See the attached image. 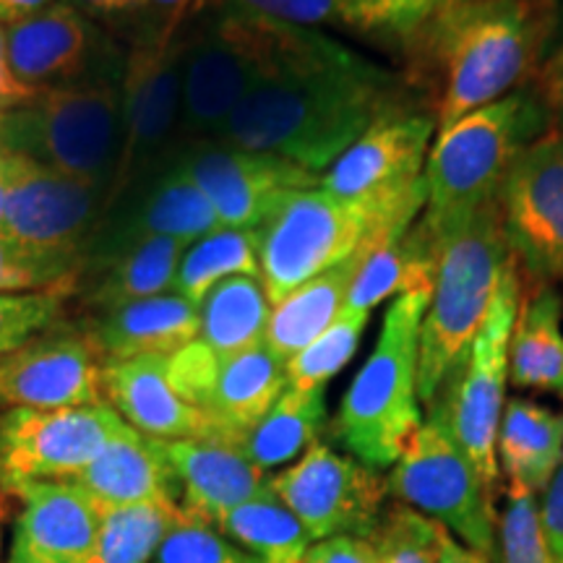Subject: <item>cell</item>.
<instances>
[{
    "label": "cell",
    "mask_w": 563,
    "mask_h": 563,
    "mask_svg": "<svg viewBox=\"0 0 563 563\" xmlns=\"http://www.w3.org/2000/svg\"><path fill=\"white\" fill-rule=\"evenodd\" d=\"M53 0H0V26L16 24L32 13L47 9Z\"/></svg>",
    "instance_id": "51"
},
{
    "label": "cell",
    "mask_w": 563,
    "mask_h": 563,
    "mask_svg": "<svg viewBox=\"0 0 563 563\" xmlns=\"http://www.w3.org/2000/svg\"><path fill=\"white\" fill-rule=\"evenodd\" d=\"M76 285H58L37 292L0 295V352H11L51 329L63 302Z\"/></svg>",
    "instance_id": "43"
},
{
    "label": "cell",
    "mask_w": 563,
    "mask_h": 563,
    "mask_svg": "<svg viewBox=\"0 0 563 563\" xmlns=\"http://www.w3.org/2000/svg\"><path fill=\"white\" fill-rule=\"evenodd\" d=\"M121 141V84L89 79L42 89L32 102L0 112V150L68 178L108 199Z\"/></svg>",
    "instance_id": "8"
},
{
    "label": "cell",
    "mask_w": 563,
    "mask_h": 563,
    "mask_svg": "<svg viewBox=\"0 0 563 563\" xmlns=\"http://www.w3.org/2000/svg\"><path fill=\"white\" fill-rule=\"evenodd\" d=\"M89 336L104 361L170 357L199 340V308L175 292L154 295L108 311Z\"/></svg>",
    "instance_id": "27"
},
{
    "label": "cell",
    "mask_w": 563,
    "mask_h": 563,
    "mask_svg": "<svg viewBox=\"0 0 563 563\" xmlns=\"http://www.w3.org/2000/svg\"><path fill=\"white\" fill-rule=\"evenodd\" d=\"M555 561H559V563H563V555H559V559H555Z\"/></svg>",
    "instance_id": "55"
},
{
    "label": "cell",
    "mask_w": 563,
    "mask_h": 563,
    "mask_svg": "<svg viewBox=\"0 0 563 563\" xmlns=\"http://www.w3.org/2000/svg\"><path fill=\"white\" fill-rule=\"evenodd\" d=\"M412 108L397 74L311 26H285L279 53L214 141L323 173L394 110Z\"/></svg>",
    "instance_id": "1"
},
{
    "label": "cell",
    "mask_w": 563,
    "mask_h": 563,
    "mask_svg": "<svg viewBox=\"0 0 563 563\" xmlns=\"http://www.w3.org/2000/svg\"><path fill=\"white\" fill-rule=\"evenodd\" d=\"M70 483L79 485L100 509L178 501L180 496L157 439L133 431L131 426L118 433Z\"/></svg>",
    "instance_id": "25"
},
{
    "label": "cell",
    "mask_w": 563,
    "mask_h": 563,
    "mask_svg": "<svg viewBox=\"0 0 563 563\" xmlns=\"http://www.w3.org/2000/svg\"><path fill=\"white\" fill-rule=\"evenodd\" d=\"M11 186V154L0 150V232H3V214H5V199H9Z\"/></svg>",
    "instance_id": "53"
},
{
    "label": "cell",
    "mask_w": 563,
    "mask_h": 563,
    "mask_svg": "<svg viewBox=\"0 0 563 563\" xmlns=\"http://www.w3.org/2000/svg\"><path fill=\"white\" fill-rule=\"evenodd\" d=\"M498 207L517 264L538 285L563 282V129L551 125L514 159Z\"/></svg>",
    "instance_id": "16"
},
{
    "label": "cell",
    "mask_w": 563,
    "mask_h": 563,
    "mask_svg": "<svg viewBox=\"0 0 563 563\" xmlns=\"http://www.w3.org/2000/svg\"><path fill=\"white\" fill-rule=\"evenodd\" d=\"M157 446L178 483L183 511L214 527L224 514L266 488L264 473L235 441L183 439L157 441Z\"/></svg>",
    "instance_id": "23"
},
{
    "label": "cell",
    "mask_w": 563,
    "mask_h": 563,
    "mask_svg": "<svg viewBox=\"0 0 563 563\" xmlns=\"http://www.w3.org/2000/svg\"><path fill=\"white\" fill-rule=\"evenodd\" d=\"M327 422V389H285L249 433L241 435L238 446L262 473L292 462L311 449Z\"/></svg>",
    "instance_id": "33"
},
{
    "label": "cell",
    "mask_w": 563,
    "mask_h": 563,
    "mask_svg": "<svg viewBox=\"0 0 563 563\" xmlns=\"http://www.w3.org/2000/svg\"><path fill=\"white\" fill-rule=\"evenodd\" d=\"M37 95V89L26 87L11 70L9 53H5V26H0V112L16 110L21 104L32 102Z\"/></svg>",
    "instance_id": "48"
},
{
    "label": "cell",
    "mask_w": 563,
    "mask_h": 563,
    "mask_svg": "<svg viewBox=\"0 0 563 563\" xmlns=\"http://www.w3.org/2000/svg\"><path fill=\"white\" fill-rule=\"evenodd\" d=\"M551 125L540 91L519 87L439 131L422 170L428 201L420 222L439 232L496 201L514 159Z\"/></svg>",
    "instance_id": "5"
},
{
    "label": "cell",
    "mask_w": 563,
    "mask_h": 563,
    "mask_svg": "<svg viewBox=\"0 0 563 563\" xmlns=\"http://www.w3.org/2000/svg\"><path fill=\"white\" fill-rule=\"evenodd\" d=\"M365 327H368V311L344 306L327 332L285 363L287 389H327L329 378H334L355 357Z\"/></svg>",
    "instance_id": "37"
},
{
    "label": "cell",
    "mask_w": 563,
    "mask_h": 563,
    "mask_svg": "<svg viewBox=\"0 0 563 563\" xmlns=\"http://www.w3.org/2000/svg\"><path fill=\"white\" fill-rule=\"evenodd\" d=\"M428 302L431 292H410L391 300L376 350L352 378L336 412V441L373 470L391 467L422 422L418 352Z\"/></svg>",
    "instance_id": "7"
},
{
    "label": "cell",
    "mask_w": 563,
    "mask_h": 563,
    "mask_svg": "<svg viewBox=\"0 0 563 563\" xmlns=\"http://www.w3.org/2000/svg\"><path fill=\"white\" fill-rule=\"evenodd\" d=\"M191 5L194 0H150V11L159 13L162 19L157 40H173L183 21H186L188 11H191Z\"/></svg>",
    "instance_id": "50"
},
{
    "label": "cell",
    "mask_w": 563,
    "mask_h": 563,
    "mask_svg": "<svg viewBox=\"0 0 563 563\" xmlns=\"http://www.w3.org/2000/svg\"><path fill=\"white\" fill-rule=\"evenodd\" d=\"M102 391L133 431L157 441L214 439L207 415L188 405L167 378V357L104 361Z\"/></svg>",
    "instance_id": "24"
},
{
    "label": "cell",
    "mask_w": 563,
    "mask_h": 563,
    "mask_svg": "<svg viewBox=\"0 0 563 563\" xmlns=\"http://www.w3.org/2000/svg\"><path fill=\"white\" fill-rule=\"evenodd\" d=\"M95 24L66 0H53L47 9L5 26L9 66L26 87L55 89L89 81L97 55Z\"/></svg>",
    "instance_id": "22"
},
{
    "label": "cell",
    "mask_w": 563,
    "mask_h": 563,
    "mask_svg": "<svg viewBox=\"0 0 563 563\" xmlns=\"http://www.w3.org/2000/svg\"><path fill=\"white\" fill-rule=\"evenodd\" d=\"M498 563H559L548 545L538 496L506 485V506L498 522Z\"/></svg>",
    "instance_id": "41"
},
{
    "label": "cell",
    "mask_w": 563,
    "mask_h": 563,
    "mask_svg": "<svg viewBox=\"0 0 563 563\" xmlns=\"http://www.w3.org/2000/svg\"><path fill=\"white\" fill-rule=\"evenodd\" d=\"M300 563H378V555L373 551L371 540L340 534V538L313 543Z\"/></svg>",
    "instance_id": "45"
},
{
    "label": "cell",
    "mask_w": 563,
    "mask_h": 563,
    "mask_svg": "<svg viewBox=\"0 0 563 563\" xmlns=\"http://www.w3.org/2000/svg\"><path fill=\"white\" fill-rule=\"evenodd\" d=\"M249 274L258 277V232L220 228L199 238L183 251L175 272L173 292L199 308L217 282Z\"/></svg>",
    "instance_id": "35"
},
{
    "label": "cell",
    "mask_w": 563,
    "mask_h": 563,
    "mask_svg": "<svg viewBox=\"0 0 563 563\" xmlns=\"http://www.w3.org/2000/svg\"><path fill=\"white\" fill-rule=\"evenodd\" d=\"M217 530L258 563H300L313 543L306 527L274 496L269 485L224 514Z\"/></svg>",
    "instance_id": "34"
},
{
    "label": "cell",
    "mask_w": 563,
    "mask_h": 563,
    "mask_svg": "<svg viewBox=\"0 0 563 563\" xmlns=\"http://www.w3.org/2000/svg\"><path fill=\"white\" fill-rule=\"evenodd\" d=\"M433 131V112L394 110L373 123L321 173L319 186L340 199H371L405 191L422 180Z\"/></svg>",
    "instance_id": "19"
},
{
    "label": "cell",
    "mask_w": 563,
    "mask_h": 563,
    "mask_svg": "<svg viewBox=\"0 0 563 563\" xmlns=\"http://www.w3.org/2000/svg\"><path fill=\"white\" fill-rule=\"evenodd\" d=\"M439 269V249L420 220L410 230L382 238L363 253L355 277L350 282L344 306L368 311L394 295L431 292Z\"/></svg>",
    "instance_id": "28"
},
{
    "label": "cell",
    "mask_w": 563,
    "mask_h": 563,
    "mask_svg": "<svg viewBox=\"0 0 563 563\" xmlns=\"http://www.w3.org/2000/svg\"><path fill=\"white\" fill-rule=\"evenodd\" d=\"M180 136L178 45L154 37L139 45L121 74V141L115 178L104 199V214L125 194L157 175L173 157ZM104 220V217H102Z\"/></svg>",
    "instance_id": "11"
},
{
    "label": "cell",
    "mask_w": 563,
    "mask_h": 563,
    "mask_svg": "<svg viewBox=\"0 0 563 563\" xmlns=\"http://www.w3.org/2000/svg\"><path fill=\"white\" fill-rule=\"evenodd\" d=\"M207 196L222 228L258 230L287 196L319 188L321 175L290 159L220 141L180 144L167 159Z\"/></svg>",
    "instance_id": "14"
},
{
    "label": "cell",
    "mask_w": 563,
    "mask_h": 563,
    "mask_svg": "<svg viewBox=\"0 0 563 563\" xmlns=\"http://www.w3.org/2000/svg\"><path fill=\"white\" fill-rule=\"evenodd\" d=\"M454 3L462 0H336V9L340 24L399 45L420 21Z\"/></svg>",
    "instance_id": "40"
},
{
    "label": "cell",
    "mask_w": 563,
    "mask_h": 563,
    "mask_svg": "<svg viewBox=\"0 0 563 563\" xmlns=\"http://www.w3.org/2000/svg\"><path fill=\"white\" fill-rule=\"evenodd\" d=\"M272 302L262 277L235 274L217 282L199 302V342L217 355L262 344Z\"/></svg>",
    "instance_id": "32"
},
{
    "label": "cell",
    "mask_w": 563,
    "mask_h": 563,
    "mask_svg": "<svg viewBox=\"0 0 563 563\" xmlns=\"http://www.w3.org/2000/svg\"><path fill=\"white\" fill-rule=\"evenodd\" d=\"M11 498H16L13 493L5 488L3 477H0V551H3V525H5V517H9V501Z\"/></svg>",
    "instance_id": "54"
},
{
    "label": "cell",
    "mask_w": 563,
    "mask_h": 563,
    "mask_svg": "<svg viewBox=\"0 0 563 563\" xmlns=\"http://www.w3.org/2000/svg\"><path fill=\"white\" fill-rule=\"evenodd\" d=\"M104 357L91 336H34L0 352V407L58 410L102 402Z\"/></svg>",
    "instance_id": "18"
},
{
    "label": "cell",
    "mask_w": 563,
    "mask_h": 563,
    "mask_svg": "<svg viewBox=\"0 0 563 563\" xmlns=\"http://www.w3.org/2000/svg\"><path fill=\"white\" fill-rule=\"evenodd\" d=\"M167 378L188 405L207 415L214 439L235 443L287 389L285 363L266 342L217 355L196 340L167 357Z\"/></svg>",
    "instance_id": "12"
},
{
    "label": "cell",
    "mask_w": 563,
    "mask_h": 563,
    "mask_svg": "<svg viewBox=\"0 0 563 563\" xmlns=\"http://www.w3.org/2000/svg\"><path fill=\"white\" fill-rule=\"evenodd\" d=\"M129 428L110 405L9 410L0 420V477L5 488L37 481H74Z\"/></svg>",
    "instance_id": "15"
},
{
    "label": "cell",
    "mask_w": 563,
    "mask_h": 563,
    "mask_svg": "<svg viewBox=\"0 0 563 563\" xmlns=\"http://www.w3.org/2000/svg\"><path fill=\"white\" fill-rule=\"evenodd\" d=\"M368 249L350 256L347 262L332 266V269L321 272L319 277L308 279L298 290L282 298L277 306H272L264 342L282 363L298 355L302 347H308L316 336L332 327L336 316L342 313L344 300H347L350 282L355 277L357 264Z\"/></svg>",
    "instance_id": "31"
},
{
    "label": "cell",
    "mask_w": 563,
    "mask_h": 563,
    "mask_svg": "<svg viewBox=\"0 0 563 563\" xmlns=\"http://www.w3.org/2000/svg\"><path fill=\"white\" fill-rule=\"evenodd\" d=\"M178 501H152L102 509L100 534L84 563H150L178 522Z\"/></svg>",
    "instance_id": "36"
},
{
    "label": "cell",
    "mask_w": 563,
    "mask_h": 563,
    "mask_svg": "<svg viewBox=\"0 0 563 563\" xmlns=\"http://www.w3.org/2000/svg\"><path fill=\"white\" fill-rule=\"evenodd\" d=\"M199 9H235L311 30L321 24H340L336 0H194L191 11Z\"/></svg>",
    "instance_id": "44"
},
{
    "label": "cell",
    "mask_w": 563,
    "mask_h": 563,
    "mask_svg": "<svg viewBox=\"0 0 563 563\" xmlns=\"http://www.w3.org/2000/svg\"><path fill=\"white\" fill-rule=\"evenodd\" d=\"M104 217V194L87 183L11 154V186L5 199V241L51 251H79Z\"/></svg>",
    "instance_id": "17"
},
{
    "label": "cell",
    "mask_w": 563,
    "mask_h": 563,
    "mask_svg": "<svg viewBox=\"0 0 563 563\" xmlns=\"http://www.w3.org/2000/svg\"><path fill=\"white\" fill-rule=\"evenodd\" d=\"M496 456L509 488L543 493L563 462V412L527 397L509 399L498 426Z\"/></svg>",
    "instance_id": "29"
},
{
    "label": "cell",
    "mask_w": 563,
    "mask_h": 563,
    "mask_svg": "<svg viewBox=\"0 0 563 563\" xmlns=\"http://www.w3.org/2000/svg\"><path fill=\"white\" fill-rule=\"evenodd\" d=\"M89 19H118L131 13L150 11V0H66Z\"/></svg>",
    "instance_id": "49"
},
{
    "label": "cell",
    "mask_w": 563,
    "mask_h": 563,
    "mask_svg": "<svg viewBox=\"0 0 563 563\" xmlns=\"http://www.w3.org/2000/svg\"><path fill=\"white\" fill-rule=\"evenodd\" d=\"M517 258H509L493 292L488 316L470 344L464 361L456 365L441 386V402H433L449 422V431L481 473L488 490L498 485L496 439L506 407V378H509V344L519 313ZM431 405V407H433Z\"/></svg>",
    "instance_id": "10"
},
{
    "label": "cell",
    "mask_w": 563,
    "mask_h": 563,
    "mask_svg": "<svg viewBox=\"0 0 563 563\" xmlns=\"http://www.w3.org/2000/svg\"><path fill=\"white\" fill-rule=\"evenodd\" d=\"M559 45H561V47H563V40H561V42H559Z\"/></svg>",
    "instance_id": "56"
},
{
    "label": "cell",
    "mask_w": 563,
    "mask_h": 563,
    "mask_svg": "<svg viewBox=\"0 0 563 563\" xmlns=\"http://www.w3.org/2000/svg\"><path fill=\"white\" fill-rule=\"evenodd\" d=\"M399 504L433 519L470 551L493 559L496 551V509L493 490L483 483L473 460L449 431L439 407L410 435L402 456L386 477Z\"/></svg>",
    "instance_id": "9"
},
{
    "label": "cell",
    "mask_w": 563,
    "mask_h": 563,
    "mask_svg": "<svg viewBox=\"0 0 563 563\" xmlns=\"http://www.w3.org/2000/svg\"><path fill=\"white\" fill-rule=\"evenodd\" d=\"M266 485L316 543L340 534L368 540L382 522L384 498L389 496L378 470L336 454L321 441Z\"/></svg>",
    "instance_id": "13"
},
{
    "label": "cell",
    "mask_w": 563,
    "mask_h": 563,
    "mask_svg": "<svg viewBox=\"0 0 563 563\" xmlns=\"http://www.w3.org/2000/svg\"><path fill=\"white\" fill-rule=\"evenodd\" d=\"M563 300L543 285L519 306L509 344V378L517 389L563 399Z\"/></svg>",
    "instance_id": "30"
},
{
    "label": "cell",
    "mask_w": 563,
    "mask_h": 563,
    "mask_svg": "<svg viewBox=\"0 0 563 563\" xmlns=\"http://www.w3.org/2000/svg\"><path fill=\"white\" fill-rule=\"evenodd\" d=\"M207 196L180 170L165 165L112 207L84 251L139 241V238H173L191 245L209 232L220 230Z\"/></svg>",
    "instance_id": "21"
},
{
    "label": "cell",
    "mask_w": 563,
    "mask_h": 563,
    "mask_svg": "<svg viewBox=\"0 0 563 563\" xmlns=\"http://www.w3.org/2000/svg\"><path fill=\"white\" fill-rule=\"evenodd\" d=\"M285 26V21L235 9L188 13L175 32L180 68L178 146L217 139L245 91L277 58Z\"/></svg>",
    "instance_id": "6"
},
{
    "label": "cell",
    "mask_w": 563,
    "mask_h": 563,
    "mask_svg": "<svg viewBox=\"0 0 563 563\" xmlns=\"http://www.w3.org/2000/svg\"><path fill=\"white\" fill-rule=\"evenodd\" d=\"M555 0H462L399 42L415 87L433 97L435 129L527 87L548 58Z\"/></svg>",
    "instance_id": "2"
},
{
    "label": "cell",
    "mask_w": 563,
    "mask_h": 563,
    "mask_svg": "<svg viewBox=\"0 0 563 563\" xmlns=\"http://www.w3.org/2000/svg\"><path fill=\"white\" fill-rule=\"evenodd\" d=\"M441 563H490L485 555L470 551L467 545H462L460 540H454L446 532V527L441 530Z\"/></svg>",
    "instance_id": "52"
},
{
    "label": "cell",
    "mask_w": 563,
    "mask_h": 563,
    "mask_svg": "<svg viewBox=\"0 0 563 563\" xmlns=\"http://www.w3.org/2000/svg\"><path fill=\"white\" fill-rule=\"evenodd\" d=\"M21 514L5 563H84L97 543L102 509L70 481L13 485Z\"/></svg>",
    "instance_id": "20"
},
{
    "label": "cell",
    "mask_w": 563,
    "mask_h": 563,
    "mask_svg": "<svg viewBox=\"0 0 563 563\" xmlns=\"http://www.w3.org/2000/svg\"><path fill=\"white\" fill-rule=\"evenodd\" d=\"M81 253L32 249L0 238V295L79 285Z\"/></svg>",
    "instance_id": "38"
},
{
    "label": "cell",
    "mask_w": 563,
    "mask_h": 563,
    "mask_svg": "<svg viewBox=\"0 0 563 563\" xmlns=\"http://www.w3.org/2000/svg\"><path fill=\"white\" fill-rule=\"evenodd\" d=\"M540 517H543V530L548 545L555 559L563 555V462L543 490V504H540Z\"/></svg>",
    "instance_id": "46"
},
{
    "label": "cell",
    "mask_w": 563,
    "mask_h": 563,
    "mask_svg": "<svg viewBox=\"0 0 563 563\" xmlns=\"http://www.w3.org/2000/svg\"><path fill=\"white\" fill-rule=\"evenodd\" d=\"M431 235L439 249V269L422 316L418 352V394L428 407L481 332L511 258L498 199Z\"/></svg>",
    "instance_id": "4"
},
{
    "label": "cell",
    "mask_w": 563,
    "mask_h": 563,
    "mask_svg": "<svg viewBox=\"0 0 563 563\" xmlns=\"http://www.w3.org/2000/svg\"><path fill=\"white\" fill-rule=\"evenodd\" d=\"M183 251L186 243L173 238H139L108 249L84 251L81 274L89 272L91 302L108 313L129 302L165 295L173 290Z\"/></svg>",
    "instance_id": "26"
},
{
    "label": "cell",
    "mask_w": 563,
    "mask_h": 563,
    "mask_svg": "<svg viewBox=\"0 0 563 563\" xmlns=\"http://www.w3.org/2000/svg\"><path fill=\"white\" fill-rule=\"evenodd\" d=\"M152 563H258L251 553L217 530L214 525L180 511L178 522L165 534Z\"/></svg>",
    "instance_id": "42"
},
{
    "label": "cell",
    "mask_w": 563,
    "mask_h": 563,
    "mask_svg": "<svg viewBox=\"0 0 563 563\" xmlns=\"http://www.w3.org/2000/svg\"><path fill=\"white\" fill-rule=\"evenodd\" d=\"M538 91L543 97V102L551 110V115L563 129V47L559 45L555 51L548 55L543 68L538 74Z\"/></svg>",
    "instance_id": "47"
},
{
    "label": "cell",
    "mask_w": 563,
    "mask_h": 563,
    "mask_svg": "<svg viewBox=\"0 0 563 563\" xmlns=\"http://www.w3.org/2000/svg\"><path fill=\"white\" fill-rule=\"evenodd\" d=\"M426 201V180L371 199H340L321 186L290 194L256 230L258 277L266 298L277 306L321 272L347 262L386 235L410 230Z\"/></svg>",
    "instance_id": "3"
},
{
    "label": "cell",
    "mask_w": 563,
    "mask_h": 563,
    "mask_svg": "<svg viewBox=\"0 0 563 563\" xmlns=\"http://www.w3.org/2000/svg\"><path fill=\"white\" fill-rule=\"evenodd\" d=\"M441 530L439 522L399 504L382 517L368 540L378 563H441Z\"/></svg>",
    "instance_id": "39"
}]
</instances>
